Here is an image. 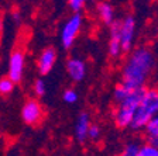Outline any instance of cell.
Segmentation results:
<instances>
[{"mask_svg": "<svg viewBox=\"0 0 158 156\" xmlns=\"http://www.w3.org/2000/svg\"><path fill=\"white\" fill-rule=\"evenodd\" d=\"M144 132L147 137H158V114L148 121L144 128Z\"/></svg>", "mask_w": 158, "mask_h": 156, "instance_id": "cell-16", "label": "cell"}, {"mask_svg": "<svg viewBox=\"0 0 158 156\" xmlns=\"http://www.w3.org/2000/svg\"><path fill=\"white\" fill-rule=\"evenodd\" d=\"M157 66V56L152 48L141 45L127 52L120 70V78L128 87H145L148 80L154 75Z\"/></svg>", "mask_w": 158, "mask_h": 156, "instance_id": "cell-1", "label": "cell"}, {"mask_svg": "<svg viewBox=\"0 0 158 156\" xmlns=\"http://www.w3.org/2000/svg\"><path fill=\"white\" fill-rule=\"evenodd\" d=\"M83 28V16L81 11H73V14L66 18V21L61 27L59 39L64 49H71L75 45L76 39Z\"/></svg>", "mask_w": 158, "mask_h": 156, "instance_id": "cell-4", "label": "cell"}, {"mask_svg": "<svg viewBox=\"0 0 158 156\" xmlns=\"http://www.w3.org/2000/svg\"><path fill=\"white\" fill-rule=\"evenodd\" d=\"M107 54L112 59H118L123 55L122 42H120V20H114L109 26Z\"/></svg>", "mask_w": 158, "mask_h": 156, "instance_id": "cell-8", "label": "cell"}, {"mask_svg": "<svg viewBox=\"0 0 158 156\" xmlns=\"http://www.w3.org/2000/svg\"><path fill=\"white\" fill-rule=\"evenodd\" d=\"M24 70H26V54L23 49H14L9 56V63H7V76H9L14 83H20L24 78Z\"/></svg>", "mask_w": 158, "mask_h": 156, "instance_id": "cell-6", "label": "cell"}, {"mask_svg": "<svg viewBox=\"0 0 158 156\" xmlns=\"http://www.w3.org/2000/svg\"><path fill=\"white\" fill-rule=\"evenodd\" d=\"M131 90H133V89L128 87L127 85H124L123 82L117 83V85L114 86V89H113V93H112L113 101H114L116 104L120 103V101H123L128 94H130V93H131Z\"/></svg>", "mask_w": 158, "mask_h": 156, "instance_id": "cell-13", "label": "cell"}, {"mask_svg": "<svg viewBox=\"0 0 158 156\" xmlns=\"http://www.w3.org/2000/svg\"><path fill=\"white\" fill-rule=\"evenodd\" d=\"M11 18H13L16 23H20V13L19 11H14V13L11 14Z\"/></svg>", "mask_w": 158, "mask_h": 156, "instance_id": "cell-23", "label": "cell"}, {"mask_svg": "<svg viewBox=\"0 0 158 156\" xmlns=\"http://www.w3.org/2000/svg\"><path fill=\"white\" fill-rule=\"evenodd\" d=\"M100 137H102V128L99 127L98 124H90L88 131V141L96 142V141L100 139Z\"/></svg>", "mask_w": 158, "mask_h": 156, "instance_id": "cell-19", "label": "cell"}, {"mask_svg": "<svg viewBox=\"0 0 158 156\" xmlns=\"http://www.w3.org/2000/svg\"><path fill=\"white\" fill-rule=\"evenodd\" d=\"M138 156H158V149L152 143H141V148L138 150Z\"/></svg>", "mask_w": 158, "mask_h": 156, "instance_id": "cell-17", "label": "cell"}, {"mask_svg": "<svg viewBox=\"0 0 158 156\" xmlns=\"http://www.w3.org/2000/svg\"><path fill=\"white\" fill-rule=\"evenodd\" d=\"M14 86H16V83H14L9 76H7V78H2L0 79V96L11 94L14 90Z\"/></svg>", "mask_w": 158, "mask_h": 156, "instance_id": "cell-15", "label": "cell"}, {"mask_svg": "<svg viewBox=\"0 0 158 156\" xmlns=\"http://www.w3.org/2000/svg\"><path fill=\"white\" fill-rule=\"evenodd\" d=\"M157 114H158V87H145L128 128L133 132L144 131L148 121Z\"/></svg>", "mask_w": 158, "mask_h": 156, "instance_id": "cell-2", "label": "cell"}, {"mask_svg": "<svg viewBox=\"0 0 158 156\" xmlns=\"http://www.w3.org/2000/svg\"><path fill=\"white\" fill-rule=\"evenodd\" d=\"M56 59H58V52H56V49L52 48V46L45 48L40 54L38 59H37V72H38L41 76L48 75L49 72L54 69V66H55Z\"/></svg>", "mask_w": 158, "mask_h": 156, "instance_id": "cell-10", "label": "cell"}, {"mask_svg": "<svg viewBox=\"0 0 158 156\" xmlns=\"http://www.w3.org/2000/svg\"><path fill=\"white\" fill-rule=\"evenodd\" d=\"M157 87H158V75H157Z\"/></svg>", "mask_w": 158, "mask_h": 156, "instance_id": "cell-25", "label": "cell"}, {"mask_svg": "<svg viewBox=\"0 0 158 156\" xmlns=\"http://www.w3.org/2000/svg\"><path fill=\"white\" fill-rule=\"evenodd\" d=\"M95 11H96V16H98L99 21L105 26H110L116 20V10L114 6L112 3H109L106 0H102L99 2L95 7Z\"/></svg>", "mask_w": 158, "mask_h": 156, "instance_id": "cell-12", "label": "cell"}, {"mask_svg": "<svg viewBox=\"0 0 158 156\" xmlns=\"http://www.w3.org/2000/svg\"><path fill=\"white\" fill-rule=\"evenodd\" d=\"M141 148V142L138 139H127L122 146L123 156H138V150Z\"/></svg>", "mask_w": 158, "mask_h": 156, "instance_id": "cell-14", "label": "cell"}, {"mask_svg": "<svg viewBox=\"0 0 158 156\" xmlns=\"http://www.w3.org/2000/svg\"><path fill=\"white\" fill-rule=\"evenodd\" d=\"M62 100L65 101L66 104H75L78 103L79 100V94L75 89H66L62 93Z\"/></svg>", "mask_w": 158, "mask_h": 156, "instance_id": "cell-18", "label": "cell"}, {"mask_svg": "<svg viewBox=\"0 0 158 156\" xmlns=\"http://www.w3.org/2000/svg\"><path fill=\"white\" fill-rule=\"evenodd\" d=\"M90 115L88 113H81L78 115V120L75 122V127H73V135H75V139L78 143L83 145V143L88 141V131L90 127Z\"/></svg>", "mask_w": 158, "mask_h": 156, "instance_id": "cell-11", "label": "cell"}, {"mask_svg": "<svg viewBox=\"0 0 158 156\" xmlns=\"http://www.w3.org/2000/svg\"><path fill=\"white\" fill-rule=\"evenodd\" d=\"M144 89L145 87L133 89L131 93H130L124 100L116 104L114 110H113V113H112V118L117 128H120V130H127V128L130 127V122H131L133 115H134L135 110H137L138 103L141 100Z\"/></svg>", "mask_w": 158, "mask_h": 156, "instance_id": "cell-3", "label": "cell"}, {"mask_svg": "<svg viewBox=\"0 0 158 156\" xmlns=\"http://www.w3.org/2000/svg\"><path fill=\"white\" fill-rule=\"evenodd\" d=\"M21 120L27 125H37L44 118V108L37 98H28L21 107Z\"/></svg>", "mask_w": 158, "mask_h": 156, "instance_id": "cell-7", "label": "cell"}, {"mask_svg": "<svg viewBox=\"0 0 158 156\" xmlns=\"http://www.w3.org/2000/svg\"><path fill=\"white\" fill-rule=\"evenodd\" d=\"M135 35H137V20L134 16L127 14L123 20H120V42L123 54H127L134 48Z\"/></svg>", "mask_w": 158, "mask_h": 156, "instance_id": "cell-5", "label": "cell"}, {"mask_svg": "<svg viewBox=\"0 0 158 156\" xmlns=\"http://www.w3.org/2000/svg\"><path fill=\"white\" fill-rule=\"evenodd\" d=\"M33 91H34V94H35L37 97H43V96L47 93L45 82H44L43 79H37V80L34 82V85H33Z\"/></svg>", "mask_w": 158, "mask_h": 156, "instance_id": "cell-20", "label": "cell"}, {"mask_svg": "<svg viewBox=\"0 0 158 156\" xmlns=\"http://www.w3.org/2000/svg\"><path fill=\"white\" fill-rule=\"evenodd\" d=\"M155 34H157V38H158V20H157V24H155Z\"/></svg>", "mask_w": 158, "mask_h": 156, "instance_id": "cell-24", "label": "cell"}, {"mask_svg": "<svg viewBox=\"0 0 158 156\" xmlns=\"http://www.w3.org/2000/svg\"><path fill=\"white\" fill-rule=\"evenodd\" d=\"M66 73L68 78L73 82V83H81L85 80L86 75H88V66L86 62L79 56H72L66 61Z\"/></svg>", "mask_w": 158, "mask_h": 156, "instance_id": "cell-9", "label": "cell"}, {"mask_svg": "<svg viewBox=\"0 0 158 156\" xmlns=\"http://www.w3.org/2000/svg\"><path fill=\"white\" fill-rule=\"evenodd\" d=\"M88 0H68V6L72 11H82Z\"/></svg>", "mask_w": 158, "mask_h": 156, "instance_id": "cell-21", "label": "cell"}, {"mask_svg": "<svg viewBox=\"0 0 158 156\" xmlns=\"http://www.w3.org/2000/svg\"><path fill=\"white\" fill-rule=\"evenodd\" d=\"M147 138H148V142L152 143V145L158 149V137H147Z\"/></svg>", "mask_w": 158, "mask_h": 156, "instance_id": "cell-22", "label": "cell"}]
</instances>
